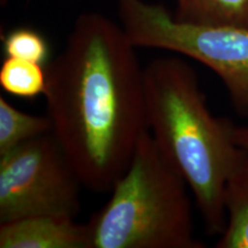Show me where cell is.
Instances as JSON below:
<instances>
[{
  "mask_svg": "<svg viewBox=\"0 0 248 248\" xmlns=\"http://www.w3.org/2000/svg\"><path fill=\"white\" fill-rule=\"evenodd\" d=\"M136 48L121 24L86 12L46 66L52 135L84 187L95 193L111 191L148 130Z\"/></svg>",
  "mask_w": 248,
  "mask_h": 248,
  "instance_id": "cell-1",
  "label": "cell"
},
{
  "mask_svg": "<svg viewBox=\"0 0 248 248\" xmlns=\"http://www.w3.org/2000/svg\"><path fill=\"white\" fill-rule=\"evenodd\" d=\"M144 91L148 131L184 178L206 230L221 234L226 222L225 185L241 154L234 124L213 115L199 77L181 57L148 62Z\"/></svg>",
  "mask_w": 248,
  "mask_h": 248,
  "instance_id": "cell-2",
  "label": "cell"
},
{
  "mask_svg": "<svg viewBox=\"0 0 248 248\" xmlns=\"http://www.w3.org/2000/svg\"><path fill=\"white\" fill-rule=\"evenodd\" d=\"M187 184L145 131L104 207L85 223L89 248H202Z\"/></svg>",
  "mask_w": 248,
  "mask_h": 248,
  "instance_id": "cell-3",
  "label": "cell"
},
{
  "mask_svg": "<svg viewBox=\"0 0 248 248\" xmlns=\"http://www.w3.org/2000/svg\"><path fill=\"white\" fill-rule=\"evenodd\" d=\"M121 26L136 47L169 51L214 71L232 107L248 119V28L183 22L164 6L116 0Z\"/></svg>",
  "mask_w": 248,
  "mask_h": 248,
  "instance_id": "cell-4",
  "label": "cell"
},
{
  "mask_svg": "<svg viewBox=\"0 0 248 248\" xmlns=\"http://www.w3.org/2000/svg\"><path fill=\"white\" fill-rule=\"evenodd\" d=\"M82 187L52 132L31 139L0 155V223L44 215L76 217Z\"/></svg>",
  "mask_w": 248,
  "mask_h": 248,
  "instance_id": "cell-5",
  "label": "cell"
},
{
  "mask_svg": "<svg viewBox=\"0 0 248 248\" xmlns=\"http://www.w3.org/2000/svg\"><path fill=\"white\" fill-rule=\"evenodd\" d=\"M0 248H89L88 231L71 216L27 217L0 223Z\"/></svg>",
  "mask_w": 248,
  "mask_h": 248,
  "instance_id": "cell-6",
  "label": "cell"
},
{
  "mask_svg": "<svg viewBox=\"0 0 248 248\" xmlns=\"http://www.w3.org/2000/svg\"><path fill=\"white\" fill-rule=\"evenodd\" d=\"M225 228L217 248H248V157L241 151L224 191Z\"/></svg>",
  "mask_w": 248,
  "mask_h": 248,
  "instance_id": "cell-7",
  "label": "cell"
},
{
  "mask_svg": "<svg viewBox=\"0 0 248 248\" xmlns=\"http://www.w3.org/2000/svg\"><path fill=\"white\" fill-rule=\"evenodd\" d=\"M173 16L183 22L248 28V0H175Z\"/></svg>",
  "mask_w": 248,
  "mask_h": 248,
  "instance_id": "cell-8",
  "label": "cell"
},
{
  "mask_svg": "<svg viewBox=\"0 0 248 248\" xmlns=\"http://www.w3.org/2000/svg\"><path fill=\"white\" fill-rule=\"evenodd\" d=\"M51 132L52 123L47 115L18 110L5 97H0V155Z\"/></svg>",
  "mask_w": 248,
  "mask_h": 248,
  "instance_id": "cell-9",
  "label": "cell"
},
{
  "mask_svg": "<svg viewBox=\"0 0 248 248\" xmlns=\"http://www.w3.org/2000/svg\"><path fill=\"white\" fill-rule=\"evenodd\" d=\"M47 70L37 62L6 57L0 67V86L8 94L33 99L44 95Z\"/></svg>",
  "mask_w": 248,
  "mask_h": 248,
  "instance_id": "cell-10",
  "label": "cell"
},
{
  "mask_svg": "<svg viewBox=\"0 0 248 248\" xmlns=\"http://www.w3.org/2000/svg\"><path fill=\"white\" fill-rule=\"evenodd\" d=\"M5 55L22 59L47 66L49 47L46 39L38 31L29 28H18L6 33L2 39Z\"/></svg>",
  "mask_w": 248,
  "mask_h": 248,
  "instance_id": "cell-11",
  "label": "cell"
},
{
  "mask_svg": "<svg viewBox=\"0 0 248 248\" xmlns=\"http://www.w3.org/2000/svg\"><path fill=\"white\" fill-rule=\"evenodd\" d=\"M234 142L248 157V126H233Z\"/></svg>",
  "mask_w": 248,
  "mask_h": 248,
  "instance_id": "cell-12",
  "label": "cell"
},
{
  "mask_svg": "<svg viewBox=\"0 0 248 248\" xmlns=\"http://www.w3.org/2000/svg\"><path fill=\"white\" fill-rule=\"evenodd\" d=\"M8 0H1V4H5V2H7Z\"/></svg>",
  "mask_w": 248,
  "mask_h": 248,
  "instance_id": "cell-13",
  "label": "cell"
}]
</instances>
